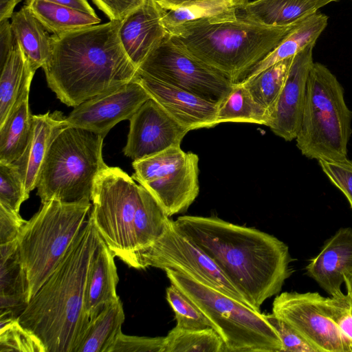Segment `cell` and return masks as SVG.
Listing matches in <instances>:
<instances>
[{
  "mask_svg": "<svg viewBox=\"0 0 352 352\" xmlns=\"http://www.w3.org/2000/svg\"><path fill=\"white\" fill-rule=\"evenodd\" d=\"M338 0H253L236 12L238 19L268 27H284L301 21Z\"/></svg>",
  "mask_w": 352,
  "mask_h": 352,
  "instance_id": "cell-22",
  "label": "cell"
},
{
  "mask_svg": "<svg viewBox=\"0 0 352 352\" xmlns=\"http://www.w3.org/2000/svg\"><path fill=\"white\" fill-rule=\"evenodd\" d=\"M169 218L157 200L143 186L134 223V252L152 245L163 233Z\"/></svg>",
  "mask_w": 352,
  "mask_h": 352,
  "instance_id": "cell-32",
  "label": "cell"
},
{
  "mask_svg": "<svg viewBox=\"0 0 352 352\" xmlns=\"http://www.w3.org/2000/svg\"><path fill=\"white\" fill-rule=\"evenodd\" d=\"M306 271L331 297L342 296L344 276L352 272V228L339 229L310 261Z\"/></svg>",
  "mask_w": 352,
  "mask_h": 352,
  "instance_id": "cell-19",
  "label": "cell"
},
{
  "mask_svg": "<svg viewBox=\"0 0 352 352\" xmlns=\"http://www.w3.org/2000/svg\"><path fill=\"white\" fill-rule=\"evenodd\" d=\"M35 71L16 41L1 66L0 125L10 113L22 94L30 89Z\"/></svg>",
  "mask_w": 352,
  "mask_h": 352,
  "instance_id": "cell-25",
  "label": "cell"
},
{
  "mask_svg": "<svg viewBox=\"0 0 352 352\" xmlns=\"http://www.w3.org/2000/svg\"><path fill=\"white\" fill-rule=\"evenodd\" d=\"M324 173L348 199L352 209V161L348 158L339 161L318 160Z\"/></svg>",
  "mask_w": 352,
  "mask_h": 352,
  "instance_id": "cell-39",
  "label": "cell"
},
{
  "mask_svg": "<svg viewBox=\"0 0 352 352\" xmlns=\"http://www.w3.org/2000/svg\"><path fill=\"white\" fill-rule=\"evenodd\" d=\"M175 222L257 311L291 275L289 248L272 234L217 217L184 215Z\"/></svg>",
  "mask_w": 352,
  "mask_h": 352,
  "instance_id": "cell-1",
  "label": "cell"
},
{
  "mask_svg": "<svg viewBox=\"0 0 352 352\" xmlns=\"http://www.w3.org/2000/svg\"><path fill=\"white\" fill-rule=\"evenodd\" d=\"M142 188L121 168L107 166L93 190L89 215L114 256L125 263L135 251L134 223Z\"/></svg>",
  "mask_w": 352,
  "mask_h": 352,
  "instance_id": "cell-9",
  "label": "cell"
},
{
  "mask_svg": "<svg viewBox=\"0 0 352 352\" xmlns=\"http://www.w3.org/2000/svg\"><path fill=\"white\" fill-rule=\"evenodd\" d=\"M109 19L122 21L131 11L142 4L144 0H91Z\"/></svg>",
  "mask_w": 352,
  "mask_h": 352,
  "instance_id": "cell-43",
  "label": "cell"
},
{
  "mask_svg": "<svg viewBox=\"0 0 352 352\" xmlns=\"http://www.w3.org/2000/svg\"><path fill=\"white\" fill-rule=\"evenodd\" d=\"M351 122L352 111L344 100L342 86L325 65L314 63L295 139L298 148L305 157L318 161L345 160Z\"/></svg>",
  "mask_w": 352,
  "mask_h": 352,
  "instance_id": "cell-5",
  "label": "cell"
},
{
  "mask_svg": "<svg viewBox=\"0 0 352 352\" xmlns=\"http://www.w3.org/2000/svg\"><path fill=\"white\" fill-rule=\"evenodd\" d=\"M301 21L284 27H268L237 18L214 23L184 24L168 32L186 52L236 83Z\"/></svg>",
  "mask_w": 352,
  "mask_h": 352,
  "instance_id": "cell-4",
  "label": "cell"
},
{
  "mask_svg": "<svg viewBox=\"0 0 352 352\" xmlns=\"http://www.w3.org/2000/svg\"><path fill=\"white\" fill-rule=\"evenodd\" d=\"M248 0H197L166 11L163 23L167 31L192 23H220L237 19L236 12Z\"/></svg>",
  "mask_w": 352,
  "mask_h": 352,
  "instance_id": "cell-27",
  "label": "cell"
},
{
  "mask_svg": "<svg viewBox=\"0 0 352 352\" xmlns=\"http://www.w3.org/2000/svg\"><path fill=\"white\" fill-rule=\"evenodd\" d=\"M328 16L317 11L303 19L265 58L254 65L241 81H247L267 68L294 56L317 39L326 28Z\"/></svg>",
  "mask_w": 352,
  "mask_h": 352,
  "instance_id": "cell-24",
  "label": "cell"
},
{
  "mask_svg": "<svg viewBox=\"0 0 352 352\" xmlns=\"http://www.w3.org/2000/svg\"><path fill=\"white\" fill-rule=\"evenodd\" d=\"M0 320V352H46L40 339L23 327L18 318L2 315Z\"/></svg>",
  "mask_w": 352,
  "mask_h": 352,
  "instance_id": "cell-35",
  "label": "cell"
},
{
  "mask_svg": "<svg viewBox=\"0 0 352 352\" xmlns=\"http://www.w3.org/2000/svg\"><path fill=\"white\" fill-rule=\"evenodd\" d=\"M61 6H64L72 9L97 15L94 8L90 6L88 0H45Z\"/></svg>",
  "mask_w": 352,
  "mask_h": 352,
  "instance_id": "cell-45",
  "label": "cell"
},
{
  "mask_svg": "<svg viewBox=\"0 0 352 352\" xmlns=\"http://www.w3.org/2000/svg\"><path fill=\"white\" fill-rule=\"evenodd\" d=\"M16 40L8 20L0 21V56L1 66L5 62L8 54L12 50Z\"/></svg>",
  "mask_w": 352,
  "mask_h": 352,
  "instance_id": "cell-44",
  "label": "cell"
},
{
  "mask_svg": "<svg viewBox=\"0 0 352 352\" xmlns=\"http://www.w3.org/2000/svg\"><path fill=\"white\" fill-rule=\"evenodd\" d=\"M101 239L89 215L59 264L19 316L46 352H75L89 319L85 292L89 263Z\"/></svg>",
  "mask_w": 352,
  "mask_h": 352,
  "instance_id": "cell-3",
  "label": "cell"
},
{
  "mask_svg": "<svg viewBox=\"0 0 352 352\" xmlns=\"http://www.w3.org/2000/svg\"><path fill=\"white\" fill-rule=\"evenodd\" d=\"M151 98L135 78L117 89L74 107L65 121L68 126L85 129L105 137L118 122L130 120Z\"/></svg>",
  "mask_w": 352,
  "mask_h": 352,
  "instance_id": "cell-14",
  "label": "cell"
},
{
  "mask_svg": "<svg viewBox=\"0 0 352 352\" xmlns=\"http://www.w3.org/2000/svg\"><path fill=\"white\" fill-rule=\"evenodd\" d=\"M138 72L218 103L234 84L221 73L177 45L169 34L148 54Z\"/></svg>",
  "mask_w": 352,
  "mask_h": 352,
  "instance_id": "cell-12",
  "label": "cell"
},
{
  "mask_svg": "<svg viewBox=\"0 0 352 352\" xmlns=\"http://www.w3.org/2000/svg\"><path fill=\"white\" fill-rule=\"evenodd\" d=\"M163 352H224V344L212 327L187 329L175 326L164 336Z\"/></svg>",
  "mask_w": 352,
  "mask_h": 352,
  "instance_id": "cell-33",
  "label": "cell"
},
{
  "mask_svg": "<svg viewBox=\"0 0 352 352\" xmlns=\"http://www.w3.org/2000/svg\"><path fill=\"white\" fill-rule=\"evenodd\" d=\"M25 5L45 30L61 34L99 24L97 16L72 9L45 0H26Z\"/></svg>",
  "mask_w": 352,
  "mask_h": 352,
  "instance_id": "cell-30",
  "label": "cell"
},
{
  "mask_svg": "<svg viewBox=\"0 0 352 352\" xmlns=\"http://www.w3.org/2000/svg\"><path fill=\"white\" fill-rule=\"evenodd\" d=\"M164 337L128 336L120 332L108 352H163Z\"/></svg>",
  "mask_w": 352,
  "mask_h": 352,
  "instance_id": "cell-40",
  "label": "cell"
},
{
  "mask_svg": "<svg viewBox=\"0 0 352 352\" xmlns=\"http://www.w3.org/2000/svg\"><path fill=\"white\" fill-rule=\"evenodd\" d=\"M122 303L117 299L90 320L75 352H108L124 321Z\"/></svg>",
  "mask_w": 352,
  "mask_h": 352,
  "instance_id": "cell-29",
  "label": "cell"
},
{
  "mask_svg": "<svg viewBox=\"0 0 352 352\" xmlns=\"http://www.w3.org/2000/svg\"><path fill=\"white\" fill-rule=\"evenodd\" d=\"M60 111L33 115L31 137L22 155L12 164L19 173L26 192L36 188L47 152L59 133L68 125Z\"/></svg>",
  "mask_w": 352,
  "mask_h": 352,
  "instance_id": "cell-20",
  "label": "cell"
},
{
  "mask_svg": "<svg viewBox=\"0 0 352 352\" xmlns=\"http://www.w3.org/2000/svg\"><path fill=\"white\" fill-rule=\"evenodd\" d=\"M165 272L170 284L209 320L223 342L224 352H281L278 335L260 311L180 272Z\"/></svg>",
  "mask_w": 352,
  "mask_h": 352,
  "instance_id": "cell-8",
  "label": "cell"
},
{
  "mask_svg": "<svg viewBox=\"0 0 352 352\" xmlns=\"http://www.w3.org/2000/svg\"><path fill=\"white\" fill-rule=\"evenodd\" d=\"M166 12L155 0H144L121 21V43L137 68L168 34L162 21Z\"/></svg>",
  "mask_w": 352,
  "mask_h": 352,
  "instance_id": "cell-18",
  "label": "cell"
},
{
  "mask_svg": "<svg viewBox=\"0 0 352 352\" xmlns=\"http://www.w3.org/2000/svg\"><path fill=\"white\" fill-rule=\"evenodd\" d=\"M281 341V352H318L293 327L273 313L265 314Z\"/></svg>",
  "mask_w": 352,
  "mask_h": 352,
  "instance_id": "cell-38",
  "label": "cell"
},
{
  "mask_svg": "<svg viewBox=\"0 0 352 352\" xmlns=\"http://www.w3.org/2000/svg\"><path fill=\"white\" fill-rule=\"evenodd\" d=\"M329 314L343 336L352 343V300L347 294L331 297Z\"/></svg>",
  "mask_w": 352,
  "mask_h": 352,
  "instance_id": "cell-41",
  "label": "cell"
},
{
  "mask_svg": "<svg viewBox=\"0 0 352 352\" xmlns=\"http://www.w3.org/2000/svg\"><path fill=\"white\" fill-rule=\"evenodd\" d=\"M129 121L123 153L133 161L180 146L188 132L152 98L136 111Z\"/></svg>",
  "mask_w": 352,
  "mask_h": 352,
  "instance_id": "cell-15",
  "label": "cell"
},
{
  "mask_svg": "<svg viewBox=\"0 0 352 352\" xmlns=\"http://www.w3.org/2000/svg\"><path fill=\"white\" fill-rule=\"evenodd\" d=\"M89 201L50 200L26 222L17 238L25 275L28 300L51 275L79 234L90 214Z\"/></svg>",
  "mask_w": 352,
  "mask_h": 352,
  "instance_id": "cell-6",
  "label": "cell"
},
{
  "mask_svg": "<svg viewBox=\"0 0 352 352\" xmlns=\"http://www.w3.org/2000/svg\"><path fill=\"white\" fill-rule=\"evenodd\" d=\"M329 298L318 292H283L272 313L297 330L318 352H352V343L329 314Z\"/></svg>",
  "mask_w": 352,
  "mask_h": 352,
  "instance_id": "cell-13",
  "label": "cell"
},
{
  "mask_svg": "<svg viewBox=\"0 0 352 352\" xmlns=\"http://www.w3.org/2000/svg\"><path fill=\"white\" fill-rule=\"evenodd\" d=\"M15 40L36 72L47 62L52 52L51 36L41 23L25 5L11 18Z\"/></svg>",
  "mask_w": 352,
  "mask_h": 352,
  "instance_id": "cell-28",
  "label": "cell"
},
{
  "mask_svg": "<svg viewBox=\"0 0 352 352\" xmlns=\"http://www.w3.org/2000/svg\"><path fill=\"white\" fill-rule=\"evenodd\" d=\"M137 80L188 132L218 125L219 103L138 73Z\"/></svg>",
  "mask_w": 352,
  "mask_h": 352,
  "instance_id": "cell-17",
  "label": "cell"
},
{
  "mask_svg": "<svg viewBox=\"0 0 352 352\" xmlns=\"http://www.w3.org/2000/svg\"><path fill=\"white\" fill-rule=\"evenodd\" d=\"M26 222L19 213L0 205V245L16 241Z\"/></svg>",
  "mask_w": 352,
  "mask_h": 352,
  "instance_id": "cell-42",
  "label": "cell"
},
{
  "mask_svg": "<svg viewBox=\"0 0 352 352\" xmlns=\"http://www.w3.org/2000/svg\"><path fill=\"white\" fill-rule=\"evenodd\" d=\"M166 298L171 307L178 327L198 329L212 327L199 309L175 285L166 288Z\"/></svg>",
  "mask_w": 352,
  "mask_h": 352,
  "instance_id": "cell-36",
  "label": "cell"
},
{
  "mask_svg": "<svg viewBox=\"0 0 352 352\" xmlns=\"http://www.w3.org/2000/svg\"><path fill=\"white\" fill-rule=\"evenodd\" d=\"M344 284L347 289V295L352 300V272L344 276Z\"/></svg>",
  "mask_w": 352,
  "mask_h": 352,
  "instance_id": "cell-48",
  "label": "cell"
},
{
  "mask_svg": "<svg viewBox=\"0 0 352 352\" xmlns=\"http://www.w3.org/2000/svg\"><path fill=\"white\" fill-rule=\"evenodd\" d=\"M120 24L109 21L51 36V55L42 68L63 103L74 107L137 77L120 38Z\"/></svg>",
  "mask_w": 352,
  "mask_h": 352,
  "instance_id": "cell-2",
  "label": "cell"
},
{
  "mask_svg": "<svg viewBox=\"0 0 352 352\" xmlns=\"http://www.w3.org/2000/svg\"><path fill=\"white\" fill-rule=\"evenodd\" d=\"M157 3L166 11L175 10L179 6L197 0H155Z\"/></svg>",
  "mask_w": 352,
  "mask_h": 352,
  "instance_id": "cell-47",
  "label": "cell"
},
{
  "mask_svg": "<svg viewBox=\"0 0 352 352\" xmlns=\"http://www.w3.org/2000/svg\"><path fill=\"white\" fill-rule=\"evenodd\" d=\"M114 254L101 237L87 271L85 304L89 320L119 298L116 287L119 280Z\"/></svg>",
  "mask_w": 352,
  "mask_h": 352,
  "instance_id": "cell-21",
  "label": "cell"
},
{
  "mask_svg": "<svg viewBox=\"0 0 352 352\" xmlns=\"http://www.w3.org/2000/svg\"><path fill=\"white\" fill-rule=\"evenodd\" d=\"M21 0H0V21L8 20L14 13L15 6Z\"/></svg>",
  "mask_w": 352,
  "mask_h": 352,
  "instance_id": "cell-46",
  "label": "cell"
},
{
  "mask_svg": "<svg viewBox=\"0 0 352 352\" xmlns=\"http://www.w3.org/2000/svg\"><path fill=\"white\" fill-rule=\"evenodd\" d=\"M218 124L248 122L268 126V111L252 97L241 82L234 83L228 94L219 103Z\"/></svg>",
  "mask_w": 352,
  "mask_h": 352,
  "instance_id": "cell-31",
  "label": "cell"
},
{
  "mask_svg": "<svg viewBox=\"0 0 352 352\" xmlns=\"http://www.w3.org/2000/svg\"><path fill=\"white\" fill-rule=\"evenodd\" d=\"M314 45H309L293 57L283 87L269 111L268 127L285 141L296 139L300 127Z\"/></svg>",
  "mask_w": 352,
  "mask_h": 352,
  "instance_id": "cell-16",
  "label": "cell"
},
{
  "mask_svg": "<svg viewBox=\"0 0 352 352\" xmlns=\"http://www.w3.org/2000/svg\"><path fill=\"white\" fill-rule=\"evenodd\" d=\"M132 165L133 179L148 190L168 217L187 211L199 195V157L180 146Z\"/></svg>",
  "mask_w": 352,
  "mask_h": 352,
  "instance_id": "cell-11",
  "label": "cell"
},
{
  "mask_svg": "<svg viewBox=\"0 0 352 352\" xmlns=\"http://www.w3.org/2000/svg\"><path fill=\"white\" fill-rule=\"evenodd\" d=\"M0 302L1 314L15 318L26 307L28 287L20 260L17 239L0 245Z\"/></svg>",
  "mask_w": 352,
  "mask_h": 352,
  "instance_id": "cell-23",
  "label": "cell"
},
{
  "mask_svg": "<svg viewBox=\"0 0 352 352\" xmlns=\"http://www.w3.org/2000/svg\"><path fill=\"white\" fill-rule=\"evenodd\" d=\"M29 195L14 166L0 162V205L19 213L21 205Z\"/></svg>",
  "mask_w": 352,
  "mask_h": 352,
  "instance_id": "cell-37",
  "label": "cell"
},
{
  "mask_svg": "<svg viewBox=\"0 0 352 352\" xmlns=\"http://www.w3.org/2000/svg\"><path fill=\"white\" fill-rule=\"evenodd\" d=\"M104 137L67 126L52 142L37 184L41 203L91 201L95 182L107 167L102 157Z\"/></svg>",
  "mask_w": 352,
  "mask_h": 352,
  "instance_id": "cell-7",
  "label": "cell"
},
{
  "mask_svg": "<svg viewBox=\"0 0 352 352\" xmlns=\"http://www.w3.org/2000/svg\"><path fill=\"white\" fill-rule=\"evenodd\" d=\"M30 89L19 98L5 122L0 125V162L12 164L23 153L30 141L33 115L29 107Z\"/></svg>",
  "mask_w": 352,
  "mask_h": 352,
  "instance_id": "cell-26",
  "label": "cell"
},
{
  "mask_svg": "<svg viewBox=\"0 0 352 352\" xmlns=\"http://www.w3.org/2000/svg\"><path fill=\"white\" fill-rule=\"evenodd\" d=\"M293 57L273 65L249 80L241 81L268 112L283 87Z\"/></svg>",
  "mask_w": 352,
  "mask_h": 352,
  "instance_id": "cell-34",
  "label": "cell"
},
{
  "mask_svg": "<svg viewBox=\"0 0 352 352\" xmlns=\"http://www.w3.org/2000/svg\"><path fill=\"white\" fill-rule=\"evenodd\" d=\"M126 264L136 269L177 271L254 309L214 261L170 218L162 235L150 246L134 252Z\"/></svg>",
  "mask_w": 352,
  "mask_h": 352,
  "instance_id": "cell-10",
  "label": "cell"
}]
</instances>
